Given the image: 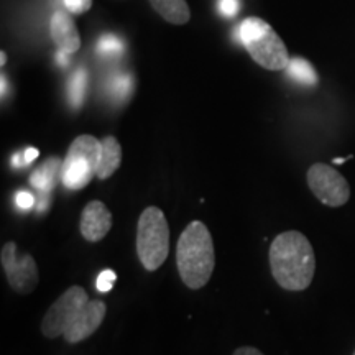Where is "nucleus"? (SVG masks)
Segmentation results:
<instances>
[{
    "mask_svg": "<svg viewBox=\"0 0 355 355\" xmlns=\"http://www.w3.org/2000/svg\"><path fill=\"white\" fill-rule=\"evenodd\" d=\"M6 96V76H2V97Z\"/></svg>",
    "mask_w": 355,
    "mask_h": 355,
    "instance_id": "a878e982",
    "label": "nucleus"
},
{
    "mask_svg": "<svg viewBox=\"0 0 355 355\" xmlns=\"http://www.w3.org/2000/svg\"><path fill=\"white\" fill-rule=\"evenodd\" d=\"M0 260L12 290L20 295H28L37 288L40 278L37 261L30 254L19 252L15 242H7L2 247Z\"/></svg>",
    "mask_w": 355,
    "mask_h": 355,
    "instance_id": "0eeeda50",
    "label": "nucleus"
},
{
    "mask_svg": "<svg viewBox=\"0 0 355 355\" xmlns=\"http://www.w3.org/2000/svg\"><path fill=\"white\" fill-rule=\"evenodd\" d=\"M239 38L257 64L270 71L286 69L290 55L278 33L259 17H248L239 26Z\"/></svg>",
    "mask_w": 355,
    "mask_h": 355,
    "instance_id": "20e7f679",
    "label": "nucleus"
},
{
    "mask_svg": "<svg viewBox=\"0 0 355 355\" xmlns=\"http://www.w3.org/2000/svg\"><path fill=\"white\" fill-rule=\"evenodd\" d=\"M61 168H63V162L53 157L33 171V175L30 176V183L35 189L40 191V194H50L58 180H61Z\"/></svg>",
    "mask_w": 355,
    "mask_h": 355,
    "instance_id": "f8f14e48",
    "label": "nucleus"
},
{
    "mask_svg": "<svg viewBox=\"0 0 355 355\" xmlns=\"http://www.w3.org/2000/svg\"><path fill=\"white\" fill-rule=\"evenodd\" d=\"M133 89V79L127 73L112 74L107 81L109 94L117 101H125Z\"/></svg>",
    "mask_w": 355,
    "mask_h": 355,
    "instance_id": "dca6fc26",
    "label": "nucleus"
},
{
    "mask_svg": "<svg viewBox=\"0 0 355 355\" xmlns=\"http://www.w3.org/2000/svg\"><path fill=\"white\" fill-rule=\"evenodd\" d=\"M159 15L175 25L188 24L191 12L186 0H150Z\"/></svg>",
    "mask_w": 355,
    "mask_h": 355,
    "instance_id": "ddd939ff",
    "label": "nucleus"
},
{
    "mask_svg": "<svg viewBox=\"0 0 355 355\" xmlns=\"http://www.w3.org/2000/svg\"><path fill=\"white\" fill-rule=\"evenodd\" d=\"M178 272L191 290L207 285L216 266L214 242L202 222L193 220L180 235L176 245Z\"/></svg>",
    "mask_w": 355,
    "mask_h": 355,
    "instance_id": "7ed1b4c3",
    "label": "nucleus"
},
{
    "mask_svg": "<svg viewBox=\"0 0 355 355\" xmlns=\"http://www.w3.org/2000/svg\"><path fill=\"white\" fill-rule=\"evenodd\" d=\"M334 163H336V165H340V163H344V158H336Z\"/></svg>",
    "mask_w": 355,
    "mask_h": 355,
    "instance_id": "cd10ccee",
    "label": "nucleus"
},
{
    "mask_svg": "<svg viewBox=\"0 0 355 355\" xmlns=\"http://www.w3.org/2000/svg\"><path fill=\"white\" fill-rule=\"evenodd\" d=\"M123 50H125V43L119 37H115V35H104L97 42V51H99V55L119 56L122 55Z\"/></svg>",
    "mask_w": 355,
    "mask_h": 355,
    "instance_id": "f3484780",
    "label": "nucleus"
},
{
    "mask_svg": "<svg viewBox=\"0 0 355 355\" xmlns=\"http://www.w3.org/2000/svg\"><path fill=\"white\" fill-rule=\"evenodd\" d=\"M69 56H71V53L58 50L56 60H58V63H60V66H68L69 64Z\"/></svg>",
    "mask_w": 355,
    "mask_h": 355,
    "instance_id": "b1692460",
    "label": "nucleus"
},
{
    "mask_svg": "<svg viewBox=\"0 0 355 355\" xmlns=\"http://www.w3.org/2000/svg\"><path fill=\"white\" fill-rule=\"evenodd\" d=\"M170 252V227L158 207H146L137 225V254L145 270L155 272L165 263Z\"/></svg>",
    "mask_w": 355,
    "mask_h": 355,
    "instance_id": "39448f33",
    "label": "nucleus"
},
{
    "mask_svg": "<svg viewBox=\"0 0 355 355\" xmlns=\"http://www.w3.org/2000/svg\"><path fill=\"white\" fill-rule=\"evenodd\" d=\"M50 33L53 42L56 43L58 50L68 51L73 55L81 48V37H79L78 26L74 24L69 12L58 10L53 13L50 21Z\"/></svg>",
    "mask_w": 355,
    "mask_h": 355,
    "instance_id": "9d476101",
    "label": "nucleus"
},
{
    "mask_svg": "<svg viewBox=\"0 0 355 355\" xmlns=\"http://www.w3.org/2000/svg\"><path fill=\"white\" fill-rule=\"evenodd\" d=\"M101 141L92 135H81L73 141L61 168V183L68 189H83L97 176Z\"/></svg>",
    "mask_w": 355,
    "mask_h": 355,
    "instance_id": "423d86ee",
    "label": "nucleus"
},
{
    "mask_svg": "<svg viewBox=\"0 0 355 355\" xmlns=\"http://www.w3.org/2000/svg\"><path fill=\"white\" fill-rule=\"evenodd\" d=\"M107 308L99 300H89L81 286H71L58 298L42 322V332L48 339L63 336L66 343L78 344L99 329Z\"/></svg>",
    "mask_w": 355,
    "mask_h": 355,
    "instance_id": "f257e3e1",
    "label": "nucleus"
},
{
    "mask_svg": "<svg viewBox=\"0 0 355 355\" xmlns=\"http://www.w3.org/2000/svg\"><path fill=\"white\" fill-rule=\"evenodd\" d=\"M0 56H2V66L6 64V61H7V56H6V51H2L0 53Z\"/></svg>",
    "mask_w": 355,
    "mask_h": 355,
    "instance_id": "bb28decb",
    "label": "nucleus"
},
{
    "mask_svg": "<svg viewBox=\"0 0 355 355\" xmlns=\"http://www.w3.org/2000/svg\"><path fill=\"white\" fill-rule=\"evenodd\" d=\"M40 152L37 148H26L25 153H24V158H25V165H30V163L35 162V159L38 158Z\"/></svg>",
    "mask_w": 355,
    "mask_h": 355,
    "instance_id": "4be33fe9",
    "label": "nucleus"
},
{
    "mask_svg": "<svg viewBox=\"0 0 355 355\" xmlns=\"http://www.w3.org/2000/svg\"><path fill=\"white\" fill-rule=\"evenodd\" d=\"M286 73L291 79L303 84V86H314L318 83L316 71L304 58H293V60H290V64L286 66Z\"/></svg>",
    "mask_w": 355,
    "mask_h": 355,
    "instance_id": "4468645a",
    "label": "nucleus"
},
{
    "mask_svg": "<svg viewBox=\"0 0 355 355\" xmlns=\"http://www.w3.org/2000/svg\"><path fill=\"white\" fill-rule=\"evenodd\" d=\"M115 279H117V275L112 270H104L101 272L99 278H97V290L102 293H107L109 290H112Z\"/></svg>",
    "mask_w": 355,
    "mask_h": 355,
    "instance_id": "6ab92c4d",
    "label": "nucleus"
},
{
    "mask_svg": "<svg viewBox=\"0 0 355 355\" xmlns=\"http://www.w3.org/2000/svg\"><path fill=\"white\" fill-rule=\"evenodd\" d=\"M275 282L283 290L304 291L313 283L316 257L308 237L298 230H288L275 237L268 252Z\"/></svg>",
    "mask_w": 355,
    "mask_h": 355,
    "instance_id": "f03ea898",
    "label": "nucleus"
},
{
    "mask_svg": "<svg viewBox=\"0 0 355 355\" xmlns=\"http://www.w3.org/2000/svg\"><path fill=\"white\" fill-rule=\"evenodd\" d=\"M122 163V148L115 137H105L101 140V157L97 166V178L107 180L119 170Z\"/></svg>",
    "mask_w": 355,
    "mask_h": 355,
    "instance_id": "9b49d317",
    "label": "nucleus"
},
{
    "mask_svg": "<svg viewBox=\"0 0 355 355\" xmlns=\"http://www.w3.org/2000/svg\"><path fill=\"white\" fill-rule=\"evenodd\" d=\"M12 165H13V168H21V166H25V158H24V155H15V157H13V159H12Z\"/></svg>",
    "mask_w": 355,
    "mask_h": 355,
    "instance_id": "393cba45",
    "label": "nucleus"
},
{
    "mask_svg": "<svg viewBox=\"0 0 355 355\" xmlns=\"http://www.w3.org/2000/svg\"><path fill=\"white\" fill-rule=\"evenodd\" d=\"M37 199H35L33 194L26 193V191H21V193L17 194V204H19L20 209H30V207L35 206Z\"/></svg>",
    "mask_w": 355,
    "mask_h": 355,
    "instance_id": "412c9836",
    "label": "nucleus"
},
{
    "mask_svg": "<svg viewBox=\"0 0 355 355\" xmlns=\"http://www.w3.org/2000/svg\"><path fill=\"white\" fill-rule=\"evenodd\" d=\"M112 229V214L104 202L91 201L81 216V234L87 242H99Z\"/></svg>",
    "mask_w": 355,
    "mask_h": 355,
    "instance_id": "1a4fd4ad",
    "label": "nucleus"
},
{
    "mask_svg": "<svg viewBox=\"0 0 355 355\" xmlns=\"http://www.w3.org/2000/svg\"><path fill=\"white\" fill-rule=\"evenodd\" d=\"M354 355H355V352H354Z\"/></svg>",
    "mask_w": 355,
    "mask_h": 355,
    "instance_id": "c85d7f7f",
    "label": "nucleus"
},
{
    "mask_svg": "<svg viewBox=\"0 0 355 355\" xmlns=\"http://www.w3.org/2000/svg\"><path fill=\"white\" fill-rule=\"evenodd\" d=\"M87 91V71L84 68H78L69 81V102L74 109L83 105L84 97Z\"/></svg>",
    "mask_w": 355,
    "mask_h": 355,
    "instance_id": "2eb2a0df",
    "label": "nucleus"
},
{
    "mask_svg": "<svg viewBox=\"0 0 355 355\" xmlns=\"http://www.w3.org/2000/svg\"><path fill=\"white\" fill-rule=\"evenodd\" d=\"M308 184L319 201L326 206H344L350 198V186L339 171L324 163H314L308 170Z\"/></svg>",
    "mask_w": 355,
    "mask_h": 355,
    "instance_id": "6e6552de",
    "label": "nucleus"
},
{
    "mask_svg": "<svg viewBox=\"0 0 355 355\" xmlns=\"http://www.w3.org/2000/svg\"><path fill=\"white\" fill-rule=\"evenodd\" d=\"M66 10L71 13H84L92 7V0H63Z\"/></svg>",
    "mask_w": 355,
    "mask_h": 355,
    "instance_id": "aec40b11",
    "label": "nucleus"
},
{
    "mask_svg": "<svg viewBox=\"0 0 355 355\" xmlns=\"http://www.w3.org/2000/svg\"><path fill=\"white\" fill-rule=\"evenodd\" d=\"M241 0H217V8H219L220 15L227 17H235L241 10Z\"/></svg>",
    "mask_w": 355,
    "mask_h": 355,
    "instance_id": "a211bd4d",
    "label": "nucleus"
},
{
    "mask_svg": "<svg viewBox=\"0 0 355 355\" xmlns=\"http://www.w3.org/2000/svg\"><path fill=\"white\" fill-rule=\"evenodd\" d=\"M234 355H263L259 349L255 347H241L234 352Z\"/></svg>",
    "mask_w": 355,
    "mask_h": 355,
    "instance_id": "5701e85b",
    "label": "nucleus"
}]
</instances>
